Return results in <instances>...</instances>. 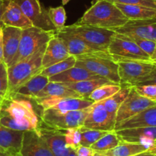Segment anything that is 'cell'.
<instances>
[{
    "instance_id": "cell-33",
    "label": "cell",
    "mask_w": 156,
    "mask_h": 156,
    "mask_svg": "<svg viewBox=\"0 0 156 156\" xmlns=\"http://www.w3.org/2000/svg\"><path fill=\"white\" fill-rule=\"evenodd\" d=\"M76 62V57L70 55L68 58H66L64 61H60L56 64H53V65L47 67V68L43 69L40 73L43 76L49 78L52 76H54V75L59 74V73H62V72L65 71L68 69L72 68L75 66Z\"/></svg>"
},
{
    "instance_id": "cell-38",
    "label": "cell",
    "mask_w": 156,
    "mask_h": 156,
    "mask_svg": "<svg viewBox=\"0 0 156 156\" xmlns=\"http://www.w3.org/2000/svg\"><path fill=\"white\" fill-rule=\"evenodd\" d=\"M127 36V35H126ZM145 52L147 54L149 57L153 53L154 50L155 48L156 41H152V40L145 39V38H138L136 36H128Z\"/></svg>"
},
{
    "instance_id": "cell-54",
    "label": "cell",
    "mask_w": 156,
    "mask_h": 156,
    "mask_svg": "<svg viewBox=\"0 0 156 156\" xmlns=\"http://www.w3.org/2000/svg\"><path fill=\"white\" fill-rule=\"evenodd\" d=\"M4 1H9V0H4Z\"/></svg>"
},
{
    "instance_id": "cell-35",
    "label": "cell",
    "mask_w": 156,
    "mask_h": 156,
    "mask_svg": "<svg viewBox=\"0 0 156 156\" xmlns=\"http://www.w3.org/2000/svg\"><path fill=\"white\" fill-rule=\"evenodd\" d=\"M49 18L54 25L56 31L60 30L65 26L66 20V13L62 6H59L56 8H50L47 10Z\"/></svg>"
},
{
    "instance_id": "cell-50",
    "label": "cell",
    "mask_w": 156,
    "mask_h": 156,
    "mask_svg": "<svg viewBox=\"0 0 156 156\" xmlns=\"http://www.w3.org/2000/svg\"><path fill=\"white\" fill-rule=\"evenodd\" d=\"M69 1L70 0H62V5H66Z\"/></svg>"
},
{
    "instance_id": "cell-42",
    "label": "cell",
    "mask_w": 156,
    "mask_h": 156,
    "mask_svg": "<svg viewBox=\"0 0 156 156\" xmlns=\"http://www.w3.org/2000/svg\"><path fill=\"white\" fill-rule=\"evenodd\" d=\"M76 152L77 156H94V154H95V151L91 147L83 146V145H79L76 150Z\"/></svg>"
},
{
    "instance_id": "cell-2",
    "label": "cell",
    "mask_w": 156,
    "mask_h": 156,
    "mask_svg": "<svg viewBox=\"0 0 156 156\" xmlns=\"http://www.w3.org/2000/svg\"><path fill=\"white\" fill-rule=\"evenodd\" d=\"M128 21L129 19L114 3L107 0H97L78 22L114 32Z\"/></svg>"
},
{
    "instance_id": "cell-45",
    "label": "cell",
    "mask_w": 156,
    "mask_h": 156,
    "mask_svg": "<svg viewBox=\"0 0 156 156\" xmlns=\"http://www.w3.org/2000/svg\"><path fill=\"white\" fill-rule=\"evenodd\" d=\"M0 156H21L20 152H11V151H0Z\"/></svg>"
},
{
    "instance_id": "cell-55",
    "label": "cell",
    "mask_w": 156,
    "mask_h": 156,
    "mask_svg": "<svg viewBox=\"0 0 156 156\" xmlns=\"http://www.w3.org/2000/svg\"><path fill=\"white\" fill-rule=\"evenodd\" d=\"M37 1H38V2H40V0H37Z\"/></svg>"
},
{
    "instance_id": "cell-37",
    "label": "cell",
    "mask_w": 156,
    "mask_h": 156,
    "mask_svg": "<svg viewBox=\"0 0 156 156\" xmlns=\"http://www.w3.org/2000/svg\"><path fill=\"white\" fill-rule=\"evenodd\" d=\"M7 66L4 62L0 63V102H2L9 93V77Z\"/></svg>"
},
{
    "instance_id": "cell-49",
    "label": "cell",
    "mask_w": 156,
    "mask_h": 156,
    "mask_svg": "<svg viewBox=\"0 0 156 156\" xmlns=\"http://www.w3.org/2000/svg\"><path fill=\"white\" fill-rule=\"evenodd\" d=\"M148 151H149V152H151L153 154H156V146L152 147V148H149V149H148Z\"/></svg>"
},
{
    "instance_id": "cell-8",
    "label": "cell",
    "mask_w": 156,
    "mask_h": 156,
    "mask_svg": "<svg viewBox=\"0 0 156 156\" xmlns=\"http://www.w3.org/2000/svg\"><path fill=\"white\" fill-rule=\"evenodd\" d=\"M89 110L90 106L85 110L69 112H60L53 109L44 110L41 115V122L56 129L79 128L83 125Z\"/></svg>"
},
{
    "instance_id": "cell-19",
    "label": "cell",
    "mask_w": 156,
    "mask_h": 156,
    "mask_svg": "<svg viewBox=\"0 0 156 156\" xmlns=\"http://www.w3.org/2000/svg\"><path fill=\"white\" fill-rule=\"evenodd\" d=\"M2 23L3 26L18 28L21 30L33 27L31 21L13 0L6 1L5 11L2 16Z\"/></svg>"
},
{
    "instance_id": "cell-28",
    "label": "cell",
    "mask_w": 156,
    "mask_h": 156,
    "mask_svg": "<svg viewBox=\"0 0 156 156\" xmlns=\"http://www.w3.org/2000/svg\"><path fill=\"white\" fill-rule=\"evenodd\" d=\"M44 97H73L82 98L79 94L66 87L62 83L49 82L45 87L38 93L36 98ZM35 98V99H36Z\"/></svg>"
},
{
    "instance_id": "cell-15",
    "label": "cell",
    "mask_w": 156,
    "mask_h": 156,
    "mask_svg": "<svg viewBox=\"0 0 156 156\" xmlns=\"http://www.w3.org/2000/svg\"><path fill=\"white\" fill-rule=\"evenodd\" d=\"M114 32L127 36H136L156 41V18L149 20H129Z\"/></svg>"
},
{
    "instance_id": "cell-18",
    "label": "cell",
    "mask_w": 156,
    "mask_h": 156,
    "mask_svg": "<svg viewBox=\"0 0 156 156\" xmlns=\"http://www.w3.org/2000/svg\"><path fill=\"white\" fill-rule=\"evenodd\" d=\"M22 31L18 28L2 26L3 62L7 67L10 66L18 51Z\"/></svg>"
},
{
    "instance_id": "cell-56",
    "label": "cell",
    "mask_w": 156,
    "mask_h": 156,
    "mask_svg": "<svg viewBox=\"0 0 156 156\" xmlns=\"http://www.w3.org/2000/svg\"><path fill=\"white\" fill-rule=\"evenodd\" d=\"M155 156H156V154H155Z\"/></svg>"
},
{
    "instance_id": "cell-20",
    "label": "cell",
    "mask_w": 156,
    "mask_h": 156,
    "mask_svg": "<svg viewBox=\"0 0 156 156\" xmlns=\"http://www.w3.org/2000/svg\"><path fill=\"white\" fill-rule=\"evenodd\" d=\"M69 56L63 41L56 34L47 44L42 59L43 69L64 61Z\"/></svg>"
},
{
    "instance_id": "cell-43",
    "label": "cell",
    "mask_w": 156,
    "mask_h": 156,
    "mask_svg": "<svg viewBox=\"0 0 156 156\" xmlns=\"http://www.w3.org/2000/svg\"><path fill=\"white\" fill-rule=\"evenodd\" d=\"M3 62L2 53V27L0 26V63Z\"/></svg>"
},
{
    "instance_id": "cell-22",
    "label": "cell",
    "mask_w": 156,
    "mask_h": 156,
    "mask_svg": "<svg viewBox=\"0 0 156 156\" xmlns=\"http://www.w3.org/2000/svg\"><path fill=\"white\" fill-rule=\"evenodd\" d=\"M156 127V106L149 107L117 125L114 130Z\"/></svg>"
},
{
    "instance_id": "cell-14",
    "label": "cell",
    "mask_w": 156,
    "mask_h": 156,
    "mask_svg": "<svg viewBox=\"0 0 156 156\" xmlns=\"http://www.w3.org/2000/svg\"><path fill=\"white\" fill-rule=\"evenodd\" d=\"M64 131L65 130L50 128L42 122H40L39 127L36 130L37 133L47 144L53 155L68 156L70 148H68L66 145Z\"/></svg>"
},
{
    "instance_id": "cell-27",
    "label": "cell",
    "mask_w": 156,
    "mask_h": 156,
    "mask_svg": "<svg viewBox=\"0 0 156 156\" xmlns=\"http://www.w3.org/2000/svg\"><path fill=\"white\" fill-rule=\"evenodd\" d=\"M66 87L73 90L76 93L80 95L82 98L88 99L90 93L94 91L96 88L102 85L108 84H114L105 78H97V79L87 80L76 83H62Z\"/></svg>"
},
{
    "instance_id": "cell-53",
    "label": "cell",
    "mask_w": 156,
    "mask_h": 156,
    "mask_svg": "<svg viewBox=\"0 0 156 156\" xmlns=\"http://www.w3.org/2000/svg\"><path fill=\"white\" fill-rule=\"evenodd\" d=\"M1 105H2V102H0V110H1Z\"/></svg>"
},
{
    "instance_id": "cell-10",
    "label": "cell",
    "mask_w": 156,
    "mask_h": 156,
    "mask_svg": "<svg viewBox=\"0 0 156 156\" xmlns=\"http://www.w3.org/2000/svg\"><path fill=\"white\" fill-rule=\"evenodd\" d=\"M117 64L120 85L133 86L142 78L149 74L156 67L155 63L145 61H123Z\"/></svg>"
},
{
    "instance_id": "cell-31",
    "label": "cell",
    "mask_w": 156,
    "mask_h": 156,
    "mask_svg": "<svg viewBox=\"0 0 156 156\" xmlns=\"http://www.w3.org/2000/svg\"><path fill=\"white\" fill-rule=\"evenodd\" d=\"M120 140L116 134L115 131H111L102 136L100 139H98L90 147L95 152L102 153L115 148L120 144Z\"/></svg>"
},
{
    "instance_id": "cell-30",
    "label": "cell",
    "mask_w": 156,
    "mask_h": 156,
    "mask_svg": "<svg viewBox=\"0 0 156 156\" xmlns=\"http://www.w3.org/2000/svg\"><path fill=\"white\" fill-rule=\"evenodd\" d=\"M132 86L127 85V84H122L121 89L119 90L117 93L111 96V97L108 98L106 99L100 101L101 103L102 104L105 110L111 115L116 119V115L118 110L119 107L122 104V102L124 101L127 95L129 94L130 89Z\"/></svg>"
},
{
    "instance_id": "cell-41",
    "label": "cell",
    "mask_w": 156,
    "mask_h": 156,
    "mask_svg": "<svg viewBox=\"0 0 156 156\" xmlns=\"http://www.w3.org/2000/svg\"><path fill=\"white\" fill-rule=\"evenodd\" d=\"M146 84H154V85H156V67L149 74H148L145 77L142 78L138 82L136 83L133 86L146 85Z\"/></svg>"
},
{
    "instance_id": "cell-51",
    "label": "cell",
    "mask_w": 156,
    "mask_h": 156,
    "mask_svg": "<svg viewBox=\"0 0 156 156\" xmlns=\"http://www.w3.org/2000/svg\"><path fill=\"white\" fill-rule=\"evenodd\" d=\"M94 156H106V155H105V154H101V153L95 152V154H94Z\"/></svg>"
},
{
    "instance_id": "cell-9",
    "label": "cell",
    "mask_w": 156,
    "mask_h": 156,
    "mask_svg": "<svg viewBox=\"0 0 156 156\" xmlns=\"http://www.w3.org/2000/svg\"><path fill=\"white\" fill-rule=\"evenodd\" d=\"M155 106V101H152L139 94L133 86H132L129 94L127 95L124 101L122 102L117 112L115 128L120 123L127 120L135 115L138 114L140 112L149 107Z\"/></svg>"
},
{
    "instance_id": "cell-24",
    "label": "cell",
    "mask_w": 156,
    "mask_h": 156,
    "mask_svg": "<svg viewBox=\"0 0 156 156\" xmlns=\"http://www.w3.org/2000/svg\"><path fill=\"white\" fill-rule=\"evenodd\" d=\"M23 131L12 129L0 125V151L20 152Z\"/></svg>"
},
{
    "instance_id": "cell-4",
    "label": "cell",
    "mask_w": 156,
    "mask_h": 156,
    "mask_svg": "<svg viewBox=\"0 0 156 156\" xmlns=\"http://www.w3.org/2000/svg\"><path fill=\"white\" fill-rule=\"evenodd\" d=\"M75 66L84 68L114 84H120L118 65L108 52L99 51L93 54L76 57Z\"/></svg>"
},
{
    "instance_id": "cell-47",
    "label": "cell",
    "mask_w": 156,
    "mask_h": 156,
    "mask_svg": "<svg viewBox=\"0 0 156 156\" xmlns=\"http://www.w3.org/2000/svg\"><path fill=\"white\" fill-rule=\"evenodd\" d=\"M150 59L152 62L155 63L156 64V45H155V50H154L153 53H152V54L151 55Z\"/></svg>"
},
{
    "instance_id": "cell-46",
    "label": "cell",
    "mask_w": 156,
    "mask_h": 156,
    "mask_svg": "<svg viewBox=\"0 0 156 156\" xmlns=\"http://www.w3.org/2000/svg\"><path fill=\"white\" fill-rule=\"evenodd\" d=\"M134 156H155V154H152V153L149 152V151H144V152H142V153H140V154H136V155Z\"/></svg>"
},
{
    "instance_id": "cell-44",
    "label": "cell",
    "mask_w": 156,
    "mask_h": 156,
    "mask_svg": "<svg viewBox=\"0 0 156 156\" xmlns=\"http://www.w3.org/2000/svg\"><path fill=\"white\" fill-rule=\"evenodd\" d=\"M6 1L4 0H0V26L2 27V16L3 15V12L5 11V8Z\"/></svg>"
},
{
    "instance_id": "cell-17",
    "label": "cell",
    "mask_w": 156,
    "mask_h": 156,
    "mask_svg": "<svg viewBox=\"0 0 156 156\" xmlns=\"http://www.w3.org/2000/svg\"><path fill=\"white\" fill-rule=\"evenodd\" d=\"M120 142L141 143L151 148L156 140V127L126 128L115 130Z\"/></svg>"
},
{
    "instance_id": "cell-16",
    "label": "cell",
    "mask_w": 156,
    "mask_h": 156,
    "mask_svg": "<svg viewBox=\"0 0 156 156\" xmlns=\"http://www.w3.org/2000/svg\"><path fill=\"white\" fill-rule=\"evenodd\" d=\"M20 153L21 156H54L44 139L34 130L24 132Z\"/></svg>"
},
{
    "instance_id": "cell-11",
    "label": "cell",
    "mask_w": 156,
    "mask_h": 156,
    "mask_svg": "<svg viewBox=\"0 0 156 156\" xmlns=\"http://www.w3.org/2000/svg\"><path fill=\"white\" fill-rule=\"evenodd\" d=\"M13 1L20 6L24 15L31 21L34 27L47 32L56 31L49 18L48 12L41 6L40 2L37 0H13Z\"/></svg>"
},
{
    "instance_id": "cell-29",
    "label": "cell",
    "mask_w": 156,
    "mask_h": 156,
    "mask_svg": "<svg viewBox=\"0 0 156 156\" xmlns=\"http://www.w3.org/2000/svg\"><path fill=\"white\" fill-rule=\"evenodd\" d=\"M149 147L141 143L120 142L117 146L111 150L102 152L106 156H134L140 153L148 151Z\"/></svg>"
},
{
    "instance_id": "cell-34",
    "label": "cell",
    "mask_w": 156,
    "mask_h": 156,
    "mask_svg": "<svg viewBox=\"0 0 156 156\" xmlns=\"http://www.w3.org/2000/svg\"><path fill=\"white\" fill-rule=\"evenodd\" d=\"M81 132V140L80 145L90 147L94 142L100 139L102 136L106 135L108 132L101 131V130L90 129L85 126L79 127Z\"/></svg>"
},
{
    "instance_id": "cell-6",
    "label": "cell",
    "mask_w": 156,
    "mask_h": 156,
    "mask_svg": "<svg viewBox=\"0 0 156 156\" xmlns=\"http://www.w3.org/2000/svg\"><path fill=\"white\" fill-rule=\"evenodd\" d=\"M56 34V31L47 32L34 26L23 30L18 50L10 64V66L18 64L30 58L41 47L47 44V42Z\"/></svg>"
},
{
    "instance_id": "cell-21",
    "label": "cell",
    "mask_w": 156,
    "mask_h": 156,
    "mask_svg": "<svg viewBox=\"0 0 156 156\" xmlns=\"http://www.w3.org/2000/svg\"><path fill=\"white\" fill-rule=\"evenodd\" d=\"M56 35L63 41L64 44L68 50L69 54L72 56L77 57L82 55L93 54L101 50H97L90 46L80 38L70 34L56 31ZM105 52V51H104Z\"/></svg>"
},
{
    "instance_id": "cell-5",
    "label": "cell",
    "mask_w": 156,
    "mask_h": 156,
    "mask_svg": "<svg viewBox=\"0 0 156 156\" xmlns=\"http://www.w3.org/2000/svg\"><path fill=\"white\" fill-rule=\"evenodd\" d=\"M59 32L70 34L85 41L94 49L108 52L111 38L115 32L108 29L76 22L71 25L64 26Z\"/></svg>"
},
{
    "instance_id": "cell-7",
    "label": "cell",
    "mask_w": 156,
    "mask_h": 156,
    "mask_svg": "<svg viewBox=\"0 0 156 156\" xmlns=\"http://www.w3.org/2000/svg\"><path fill=\"white\" fill-rule=\"evenodd\" d=\"M108 53L116 63L123 61H152L150 57L129 37L116 32L108 47Z\"/></svg>"
},
{
    "instance_id": "cell-13",
    "label": "cell",
    "mask_w": 156,
    "mask_h": 156,
    "mask_svg": "<svg viewBox=\"0 0 156 156\" xmlns=\"http://www.w3.org/2000/svg\"><path fill=\"white\" fill-rule=\"evenodd\" d=\"M83 126L101 131H115V118L113 117L100 102H94L84 121Z\"/></svg>"
},
{
    "instance_id": "cell-1",
    "label": "cell",
    "mask_w": 156,
    "mask_h": 156,
    "mask_svg": "<svg viewBox=\"0 0 156 156\" xmlns=\"http://www.w3.org/2000/svg\"><path fill=\"white\" fill-rule=\"evenodd\" d=\"M0 125L18 131H36L40 120L30 101L23 97L10 96L2 102Z\"/></svg>"
},
{
    "instance_id": "cell-3",
    "label": "cell",
    "mask_w": 156,
    "mask_h": 156,
    "mask_svg": "<svg viewBox=\"0 0 156 156\" xmlns=\"http://www.w3.org/2000/svg\"><path fill=\"white\" fill-rule=\"evenodd\" d=\"M47 44L27 59L8 67L9 93L7 96L15 93L21 86L41 73L43 70L42 59Z\"/></svg>"
},
{
    "instance_id": "cell-32",
    "label": "cell",
    "mask_w": 156,
    "mask_h": 156,
    "mask_svg": "<svg viewBox=\"0 0 156 156\" xmlns=\"http://www.w3.org/2000/svg\"><path fill=\"white\" fill-rule=\"evenodd\" d=\"M121 89L120 84H108L102 85L96 88L94 91L91 92L88 96V99L93 101L94 102L106 99L115 94Z\"/></svg>"
},
{
    "instance_id": "cell-52",
    "label": "cell",
    "mask_w": 156,
    "mask_h": 156,
    "mask_svg": "<svg viewBox=\"0 0 156 156\" xmlns=\"http://www.w3.org/2000/svg\"><path fill=\"white\" fill-rule=\"evenodd\" d=\"M155 146H156V140L153 142V143H152V147H155ZM152 147H151V148H152Z\"/></svg>"
},
{
    "instance_id": "cell-25",
    "label": "cell",
    "mask_w": 156,
    "mask_h": 156,
    "mask_svg": "<svg viewBox=\"0 0 156 156\" xmlns=\"http://www.w3.org/2000/svg\"><path fill=\"white\" fill-rule=\"evenodd\" d=\"M101 78V76L89 72L84 68L74 66L59 74L49 77L50 82L57 83H76L87 80Z\"/></svg>"
},
{
    "instance_id": "cell-40",
    "label": "cell",
    "mask_w": 156,
    "mask_h": 156,
    "mask_svg": "<svg viewBox=\"0 0 156 156\" xmlns=\"http://www.w3.org/2000/svg\"><path fill=\"white\" fill-rule=\"evenodd\" d=\"M112 3L125 5H135L156 9V0H107Z\"/></svg>"
},
{
    "instance_id": "cell-26",
    "label": "cell",
    "mask_w": 156,
    "mask_h": 156,
    "mask_svg": "<svg viewBox=\"0 0 156 156\" xmlns=\"http://www.w3.org/2000/svg\"><path fill=\"white\" fill-rule=\"evenodd\" d=\"M129 20H149L156 18V9L135 5L114 3Z\"/></svg>"
},
{
    "instance_id": "cell-48",
    "label": "cell",
    "mask_w": 156,
    "mask_h": 156,
    "mask_svg": "<svg viewBox=\"0 0 156 156\" xmlns=\"http://www.w3.org/2000/svg\"><path fill=\"white\" fill-rule=\"evenodd\" d=\"M68 156H77V154H76V150L73 149V148H70Z\"/></svg>"
},
{
    "instance_id": "cell-12",
    "label": "cell",
    "mask_w": 156,
    "mask_h": 156,
    "mask_svg": "<svg viewBox=\"0 0 156 156\" xmlns=\"http://www.w3.org/2000/svg\"><path fill=\"white\" fill-rule=\"evenodd\" d=\"M35 102L44 110L53 109L60 112L82 110L91 106L94 102L85 98L44 97L36 98Z\"/></svg>"
},
{
    "instance_id": "cell-36",
    "label": "cell",
    "mask_w": 156,
    "mask_h": 156,
    "mask_svg": "<svg viewBox=\"0 0 156 156\" xmlns=\"http://www.w3.org/2000/svg\"><path fill=\"white\" fill-rule=\"evenodd\" d=\"M66 145L68 148L76 150L80 145L81 132L79 128H71L64 131Z\"/></svg>"
},
{
    "instance_id": "cell-39",
    "label": "cell",
    "mask_w": 156,
    "mask_h": 156,
    "mask_svg": "<svg viewBox=\"0 0 156 156\" xmlns=\"http://www.w3.org/2000/svg\"><path fill=\"white\" fill-rule=\"evenodd\" d=\"M133 87L139 94L156 102V85L146 84V85H137Z\"/></svg>"
},
{
    "instance_id": "cell-23",
    "label": "cell",
    "mask_w": 156,
    "mask_h": 156,
    "mask_svg": "<svg viewBox=\"0 0 156 156\" xmlns=\"http://www.w3.org/2000/svg\"><path fill=\"white\" fill-rule=\"evenodd\" d=\"M50 80L48 77L43 76L41 73H38L27 81L25 84L21 86L19 88L17 89L15 93L7 97L18 96V97L30 98L34 99L37 97L38 93L47 86Z\"/></svg>"
}]
</instances>
